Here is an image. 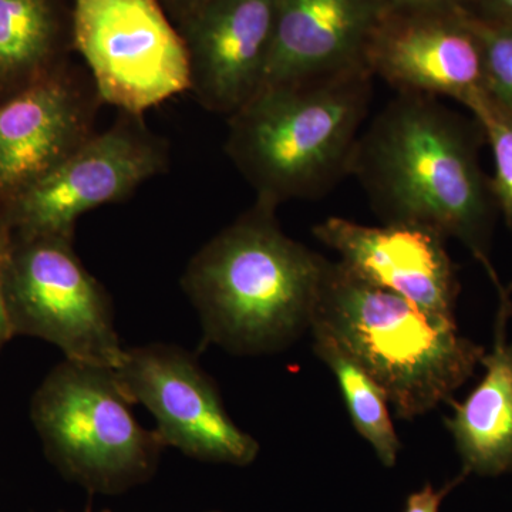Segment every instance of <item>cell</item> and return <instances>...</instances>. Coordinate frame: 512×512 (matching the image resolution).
Returning a JSON list of instances; mask_svg holds the SVG:
<instances>
[{"mask_svg":"<svg viewBox=\"0 0 512 512\" xmlns=\"http://www.w3.org/2000/svg\"><path fill=\"white\" fill-rule=\"evenodd\" d=\"M70 50L63 0H0V100L67 63Z\"/></svg>","mask_w":512,"mask_h":512,"instance_id":"obj_16","label":"cell"},{"mask_svg":"<svg viewBox=\"0 0 512 512\" xmlns=\"http://www.w3.org/2000/svg\"><path fill=\"white\" fill-rule=\"evenodd\" d=\"M131 406L113 369L64 359L37 387L30 417L62 473L93 490L116 491L147 478L165 447Z\"/></svg>","mask_w":512,"mask_h":512,"instance_id":"obj_5","label":"cell"},{"mask_svg":"<svg viewBox=\"0 0 512 512\" xmlns=\"http://www.w3.org/2000/svg\"><path fill=\"white\" fill-rule=\"evenodd\" d=\"M312 231L357 278L402 296L431 318L456 322L460 282L446 238L437 232L406 224L369 227L338 217Z\"/></svg>","mask_w":512,"mask_h":512,"instance_id":"obj_12","label":"cell"},{"mask_svg":"<svg viewBox=\"0 0 512 512\" xmlns=\"http://www.w3.org/2000/svg\"><path fill=\"white\" fill-rule=\"evenodd\" d=\"M5 301L13 336H32L64 359L116 369L124 355L109 293L74 252L73 238L12 237Z\"/></svg>","mask_w":512,"mask_h":512,"instance_id":"obj_6","label":"cell"},{"mask_svg":"<svg viewBox=\"0 0 512 512\" xmlns=\"http://www.w3.org/2000/svg\"><path fill=\"white\" fill-rule=\"evenodd\" d=\"M373 79L357 67L266 87L228 117L225 151L256 202L278 208L319 198L350 175Z\"/></svg>","mask_w":512,"mask_h":512,"instance_id":"obj_3","label":"cell"},{"mask_svg":"<svg viewBox=\"0 0 512 512\" xmlns=\"http://www.w3.org/2000/svg\"><path fill=\"white\" fill-rule=\"evenodd\" d=\"M494 342L481 365L485 375L463 403L454 404L446 419L463 470L468 474L497 477L512 471V343L508 340L511 318L510 289L498 292Z\"/></svg>","mask_w":512,"mask_h":512,"instance_id":"obj_15","label":"cell"},{"mask_svg":"<svg viewBox=\"0 0 512 512\" xmlns=\"http://www.w3.org/2000/svg\"><path fill=\"white\" fill-rule=\"evenodd\" d=\"M100 512H110V511H107V510H106V511H100Z\"/></svg>","mask_w":512,"mask_h":512,"instance_id":"obj_25","label":"cell"},{"mask_svg":"<svg viewBox=\"0 0 512 512\" xmlns=\"http://www.w3.org/2000/svg\"><path fill=\"white\" fill-rule=\"evenodd\" d=\"M168 147L143 117L120 113L0 212L12 237L74 238L86 212L130 197L167 170Z\"/></svg>","mask_w":512,"mask_h":512,"instance_id":"obj_8","label":"cell"},{"mask_svg":"<svg viewBox=\"0 0 512 512\" xmlns=\"http://www.w3.org/2000/svg\"><path fill=\"white\" fill-rule=\"evenodd\" d=\"M485 141L468 120L424 94L397 93L360 133L350 175L383 224L417 225L460 241L501 291L491 261L495 205L480 165Z\"/></svg>","mask_w":512,"mask_h":512,"instance_id":"obj_1","label":"cell"},{"mask_svg":"<svg viewBox=\"0 0 512 512\" xmlns=\"http://www.w3.org/2000/svg\"><path fill=\"white\" fill-rule=\"evenodd\" d=\"M464 9L477 18L512 25V0H467Z\"/></svg>","mask_w":512,"mask_h":512,"instance_id":"obj_23","label":"cell"},{"mask_svg":"<svg viewBox=\"0 0 512 512\" xmlns=\"http://www.w3.org/2000/svg\"><path fill=\"white\" fill-rule=\"evenodd\" d=\"M163 6L165 12L168 13L171 20L177 25L181 20L187 18L192 12H195L200 6L204 5L207 0H158Z\"/></svg>","mask_w":512,"mask_h":512,"instance_id":"obj_24","label":"cell"},{"mask_svg":"<svg viewBox=\"0 0 512 512\" xmlns=\"http://www.w3.org/2000/svg\"><path fill=\"white\" fill-rule=\"evenodd\" d=\"M372 3L379 16H382L464 8L467 0H372Z\"/></svg>","mask_w":512,"mask_h":512,"instance_id":"obj_21","label":"cell"},{"mask_svg":"<svg viewBox=\"0 0 512 512\" xmlns=\"http://www.w3.org/2000/svg\"><path fill=\"white\" fill-rule=\"evenodd\" d=\"M483 130L494 157L491 191L497 210L512 232V110L483 90L466 104Z\"/></svg>","mask_w":512,"mask_h":512,"instance_id":"obj_18","label":"cell"},{"mask_svg":"<svg viewBox=\"0 0 512 512\" xmlns=\"http://www.w3.org/2000/svg\"><path fill=\"white\" fill-rule=\"evenodd\" d=\"M328 262L282 231L276 208L255 201L194 255L181 284L205 343L264 355L311 330Z\"/></svg>","mask_w":512,"mask_h":512,"instance_id":"obj_2","label":"cell"},{"mask_svg":"<svg viewBox=\"0 0 512 512\" xmlns=\"http://www.w3.org/2000/svg\"><path fill=\"white\" fill-rule=\"evenodd\" d=\"M365 63L397 93L446 96L466 106L485 90L480 40L464 8L379 16Z\"/></svg>","mask_w":512,"mask_h":512,"instance_id":"obj_11","label":"cell"},{"mask_svg":"<svg viewBox=\"0 0 512 512\" xmlns=\"http://www.w3.org/2000/svg\"><path fill=\"white\" fill-rule=\"evenodd\" d=\"M468 476H470V474L463 470L460 476L448 481V483L439 488V490H436L431 484L424 485L421 490L409 495L403 512H439L440 505L443 503L444 498H446L457 485L463 483Z\"/></svg>","mask_w":512,"mask_h":512,"instance_id":"obj_20","label":"cell"},{"mask_svg":"<svg viewBox=\"0 0 512 512\" xmlns=\"http://www.w3.org/2000/svg\"><path fill=\"white\" fill-rule=\"evenodd\" d=\"M312 336L316 356L338 380L353 427L372 446L384 467H394L402 443L382 387L338 343L322 333L312 332Z\"/></svg>","mask_w":512,"mask_h":512,"instance_id":"obj_17","label":"cell"},{"mask_svg":"<svg viewBox=\"0 0 512 512\" xmlns=\"http://www.w3.org/2000/svg\"><path fill=\"white\" fill-rule=\"evenodd\" d=\"M467 15L483 52L485 90L512 110V25Z\"/></svg>","mask_w":512,"mask_h":512,"instance_id":"obj_19","label":"cell"},{"mask_svg":"<svg viewBox=\"0 0 512 512\" xmlns=\"http://www.w3.org/2000/svg\"><path fill=\"white\" fill-rule=\"evenodd\" d=\"M70 16L100 103L143 117L190 92L183 36L158 0H73Z\"/></svg>","mask_w":512,"mask_h":512,"instance_id":"obj_7","label":"cell"},{"mask_svg":"<svg viewBox=\"0 0 512 512\" xmlns=\"http://www.w3.org/2000/svg\"><path fill=\"white\" fill-rule=\"evenodd\" d=\"M215 512H218V511H215Z\"/></svg>","mask_w":512,"mask_h":512,"instance_id":"obj_26","label":"cell"},{"mask_svg":"<svg viewBox=\"0 0 512 512\" xmlns=\"http://www.w3.org/2000/svg\"><path fill=\"white\" fill-rule=\"evenodd\" d=\"M377 18L372 0H276L274 43L259 90L366 67Z\"/></svg>","mask_w":512,"mask_h":512,"instance_id":"obj_14","label":"cell"},{"mask_svg":"<svg viewBox=\"0 0 512 512\" xmlns=\"http://www.w3.org/2000/svg\"><path fill=\"white\" fill-rule=\"evenodd\" d=\"M99 103L69 63L0 100V212L96 133Z\"/></svg>","mask_w":512,"mask_h":512,"instance_id":"obj_10","label":"cell"},{"mask_svg":"<svg viewBox=\"0 0 512 512\" xmlns=\"http://www.w3.org/2000/svg\"><path fill=\"white\" fill-rule=\"evenodd\" d=\"M113 373L128 402L153 414L165 446L238 467L258 456V441L229 417L217 384L191 353L163 343L124 349Z\"/></svg>","mask_w":512,"mask_h":512,"instance_id":"obj_9","label":"cell"},{"mask_svg":"<svg viewBox=\"0 0 512 512\" xmlns=\"http://www.w3.org/2000/svg\"><path fill=\"white\" fill-rule=\"evenodd\" d=\"M10 244H12V234L8 227L0 221V352L5 348L6 343L10 342V339L15 338L5 301V268Z\"/></svg>","mask_w":512,"mask_h":512,"instance_id":"obj_22","label":"cell"},{"mask_svg":"<svg viewBox=\"0 0 512 512\" xmlns=\"http://www.w3.org/2000/svg\"><path fill=\"white\" fill-rule=\"evenodd\" d=\"M338 343L382 387L399 419L424 416L473 376L485 349L457 322L431 318L396 293L328 262L311 326Z\"/></svg>","mask_w":512,"mask_h":512,"instance_id":"obj_4","label":"cell"},{"mask_svg":"<svg viewBox=\"0 0 512 512\" xmlns=\"http://www.w3.org/2000/svg\"><path fill=\"white\" fill-rule=\"evenodd\" d=\"M276 0H207L177 29L187 49L190 92L232 116L261 89L274 43Z\"/></svg>","mask_w":512,"mask_h":512,"instance_id":"obj_13","label":"cell"}]
</instances>
